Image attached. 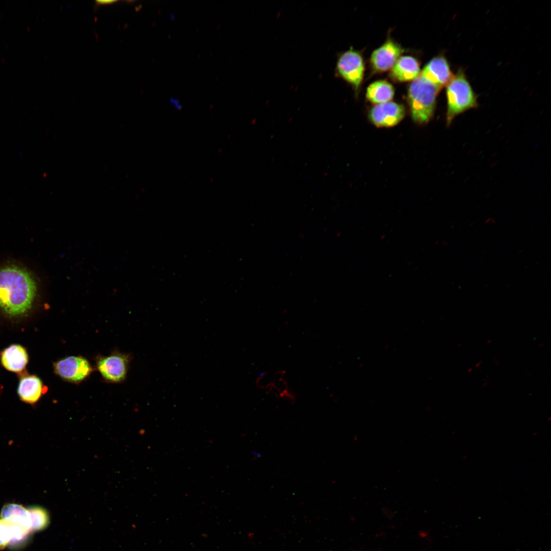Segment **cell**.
Masks as SVG:
<instances>
[{
  "mask_svg": "<svg viewBox=\"0 0 551 551\" xmlns=\"http://www.w3.org/2000/svg\"><path fill=\"white\" fill-rule=\"evenodd\" d=\"M35 280L26 270L11 266L0 269V308L12 316L27 313L36 295Z\"/></svg>",
  "mask_w": 551,
  "mask_h": 551,
  "instance_id": "obj_1",
  "label": "cell"
},
{
  "mask_svg": "<svg viewBox=\"0 0 551 551\" xmlns=\"http://www.w3.org/2000/svg\"><path fill=\"white\" fill-rule=\"evenodd\" d=\"M440 90L420 74L413 81L409 88L408 102L414 122L422 124L432 118Z\"/></svg>",
  "mask_w": 551,
  "mask_h": 551,
  "instance_id": "obj_2",
  "label": "cell"
},
{
  "mask_svg": "<svg viewBox=\"0 0 551 551\" xmlns=\"http://www.w3.org/2000/svg\"><path fill=\"white\" fill-rule=\"evenodd\" d=\"M446 123L449 126L460 114L478 106L474 92L464 72L459 69L446 85Z\"/></svg>",
  "mask_w": 551,
  "mask_h": 551,
  "instance_id": "obj_3",
  "label": "cell"
},
{
  "mask_svg": "<svg viewBox=\"0 0 551 551\" xmlns=\"http://www.w3.org/2000/svg\"><path fill=\"white\" fill-rule=\"evenodd\" d=\"M55 373L62 380L79 383L88 378L93 371L89 361L82 356H68L53 364Z\"/></svg>",
  "mask_w": 551,
  "mask_h": 551,
  "instance_id": "obj_4",
  "label": "cell"
},
{
  "mask_svg": "<svg viewBox=\"0 0 551 551\" xmlns=\"http://www.w3.org/2000/svg\"><path fill=\"white\" fill-rule=\"evenodd\" d=\"M336 69L341 78L356 90L358 89L364 69L363 59L359 53L350 49L341 54L338 58Z\"/></svg>",
  "mask_w": 551,
  "mask_h": 551,
  "instance_id": "obj_5",
  "label": "cell"
},
{
  "mask_svg": "<svg viewBox=\"0 0 551 551\" xmlns=\"http://www.w3.org/2000/svg\"><path fill=\"white\" fill-rule=\"evenodd\" d=\"M129 363V358L127 355L117 353L99 358L96 366L105 380L119 383L126 379Z\"/></svg>",
  "mask_w": 551,
  "mask_h": 551,
  "instance_id": "obj_6",
  "label": "cell"
},
{
  "mask_svg": "<svg viewBox=\"0 0 551 551\" xmlns=\"http://www.w3.org/2000/svg\"><path fill=\"white\" fill-rule=\"evenodd\" d=\"M405 114L403 105L389 101L373 107L369 112V118L376 127H390L399 123Z\"/></svg>",
  "mask_w": 551,
  "mask_h": 551,
  "instance_id": "obj_7",
  "label": "cell"
},
{
  "mask_svg": "<svg viewBox=\"0 0 551 551\" xmlns=\"http://www.w3.org/2000/svg\"><path fill=\"white\" fill-rule=\"evenodd\" d=\"M420 75L440 89L447 85L453 76L447 60L441 56L432 59Z\"/></svg>",
  "mask_w": 551,
  "mask_h": 551,
  "instance_id": "obj_8",
  "label": "cell"
},
{
  "mask_svg": "<svg viewBox=\"0 0 551 551\" xmlns=\"http://www.w3.org/2000/svg\"><path fill=\"white\" fill-rule=\"evenodd\" d=\"M403 53L399 45L388 41L375 49L371 56L372 67L378 71H385L392 68Z\"/></svg>",
  "mask_w": 551,
  "mask_h": 551,
  "instance_id": "obj_9",
  "label": "cell"
},
{
  "mask_svg": "<svg viewBox=\"0 0 551 551\" xmlns=\"http://www.w3.org/2000/svg\"><path fill=\"white\" fill-rule=\"evenodd\" d=\"M28 355L26 349L19 344H13L5 348L1 353V361L8 370L20 372L28 362Z\"/></svg>",
  "mask_w": 551,
  "mask_h": 551,
  "instance_id": "obj_10",
  "label": "cell"
},
{
  "mask_svg": "<svg viewBox=\"0 0 551 551\" xmlns=\"http://www.w3.org/2000/svg\"><path fill=\"white\" fill-rule=\"evenodd\" d=\"M44 392L41 380L35 375L25 376L20 380L17 393L20 399L26 403H36Z\"/></svg>",
  "mask_w": 551,
  "mask_h": 551,
  "instance_id": "obj_11",
  "label": "cell"
},
{
  "mask_svg": "<svg viewBox=\"0 0 551 551\" xmlns=\"http://www.w3.org/2000/svg\"><path fill=\"white\" fill-rule=\"evenodd\" d=\"M1 519L31 531V519L28 508L17 504H8L1 510Z\"/></svg>",
  "mask_w": 551,
  "mask_h": 551,
  "instance_id": "obj_12",
  "label": "cell"
},
{
  "mask_svg": "<svg viewBox=\"0 0 551 551\" xmlns=\"http://www.w3.org/2000/svg\"><path fill=\"white\" fill-rule=\"evenodd\" d=\"M420 71L418 61L412 57L406 56L398 59L391 68V74L398 81L406 82L415 79Z\"/></svg>",
  "mask_w": 551,
  "mask_h": 551,
  "instance_id": "obj_13",
  "label": "cell"
},
{
  "mask_svg": "<svg viewBox=\"0 0 551 551\" xmlns=\"http://www.w3.org/2000/svg\"><path fill=\"white\" fill-rule=\"evenodd\" d=\"M394 93L392 85L385 81H379L369 86L366 97L370 102L377 105L389 102L393 98Z\"/></svg>",
  "mask_w": 551,
  "mask_h": 551,
  "instance_id": "obj_14",
  "label": "cell"
},
{
  "mask_svg": "<svg viewBox=\"0 0 551 551\" xmlns=\"http://www.w3.org/2000/svg\"><path fill=\"white\" fill-rule=\"evenodd\" d=\"M31 515V531H38L44 529L49 522L47 511L40 506H32L28 508Z\"/></svg>",
  "mask_w": 551,
  "mask_h": 551,
  "instance_id": "obj_15",
  "label": "cell"
},
{
  "mask_svg": "<svg viewBox=\"0 0 551 551\" xmlns=\"http://www.w3.org/2000/svg\"><path fill=\"white\" fill-rule=\"evenodd\" d=\"M10 539V524L0 519V549L4 548L9 543Z\"/></svg>",
  "mask_w": 551,
  "mask_h": 551,
  "instance_id": "obj_16",
  "label": "cell"
},
{
  "mask_svg": "<svg viewBox=\"0 0 551 551\" xmlns=\"http://www.w3.org/2000/svg\"><path fill=\"white\" fill-rule=\"evenodd\" d=\"M170 102L176 109L178 110H181L182 109V105H181L180 103L176 99L170 98Z\"/></svg>",
  "mask_w": 551,
  "mask_h": 551,
  "instance_id": "obj_17",
  "label": "cell"
},
{
  "mask_svg": "<svg viewBox=\"0 0 551 551\" xmlns=\"http://www.w3.org/2000/svg\"><path fill=\"white\" fill-rule=\"evenodd\" d=\"M97 4H108L116 2V1H96Z\"/></svg>",
  "mask_w": 551,
  "mask_h": 551,
  "instance_id": "obj_18",
  "label": "cell"
},
{
  "mask_svg": "<svg viewBox=\"0 0 551 551\" xmlns=\"http://www.w3.org/2000/svg\"><path fill=\"white\" fill-rule=\"evenodd\" d=\"M173 13H171V15H170V18H171V19H173V18H174V15H173Z\"/></svg>",
  "mask_w": 551,
  "mask_h": 551,
  "instance_id": "obj_19",
  "label": "cell"
}]
</instances>
